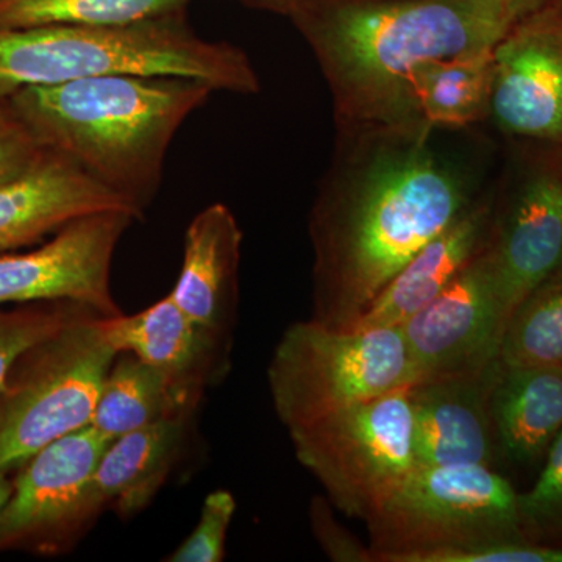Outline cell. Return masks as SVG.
<instances>
[{
	"label": "cell",
	"instance_id": "obj_8",
	"mask_svg": "<svg viewBox=\"0 0 562 562\" xmlns=\"http://www.w3.org/2000/svg\"><path fill=\"white\" fill-rule=\"evenodd\" d=\"M409 387L288 430L299 462L346 516L371 519L419 465Z\"/></svg>",
	"mask_w": 562,
	"mask_h": 562
},
{
	"label": "cell",
	"instance_id": "obj_28",
	"mask_svg": "<svg viewBox=\"0 0 562 562\" xmlns=\"http://www.w3.org/2000/svg\"><path fill=\"white\" fill-rule=\"evenodd\" d=\"M310 519L317 542L333 561L373 562L369 546H361V542L349 535L341 524L336 522L327 501L314 498Z\"/></svg>",
	"mask_w": 562,
	"mask_h": 562
},
{
	"label": "cell",
	"instance_id": "obj_6",
	"mask_svg": "<svg viewBox=\"0 0 562 562\" xmlns=\"http://www.w3.org/2000/svg\"><path fill=\"white\" fill-rule=\"evenodd\" d=\"M417 380L401 327L336 330L313 319L283 331L268 368L273 409L286 431Z\"/></svg>",
	"mask_w": 562,
	"mask_h": 562
},
{
	"label": "cell",
	"instance_id": "obj_32",
	"mask_svg": "<svg viewBox=\"0 0 562 562\" xmlns=\"http://www.w3.org/2000/svg\"><path fill=\"white\" fill-rule=\"evenodd\" d=\"M546 0H514V7H516L517 14L520 18L527 16L528 13L539 9Z\"/></svg>",
	"mask_w": 562,
	"mask_h": 562
},
{
	"label": "cell",
	"instance_id": "obj_31",
	"mask_svg": "<svg viewBox=\"0 0 562 562\" xmlns=\"http://www.w3.org/2000/svg\"><path fill=\"white\" fill-rule=\"evenodd\" d=\"M11 494V473L0 469V513Z\"/></svg>",
	"mask_w": 562,
	"mask_h": 562
},
{
	"label": "cell",
	"instance_id": "obj_18",
	"mask_svg": "<svg viewBox=\"0 0 562 562\" xmlns=\"http://www.w3.org/2000/svg\"><path fill=\"white\" fill-rule=\"evenodd\" d=\"M494 195H483L425 244L349 328L401 327L435 301L487 246Z\"/></svg>",
	"mask_w": 562,
	"mask_h": 562
},
{
	"label": "cell",
	"instance_id": "obj_17",
	"mask_svg": "<svg viewBox=\"0 0 562 562\" xmlns=\"http://www.w3.org/2000/svg\"><path fill=\"white\" fill-rule=\"evenodd\" d=\"M243 232L224 203H213L188 225L173 302L192 321L233 341L239 301Z\"/></svg>",
	"mask_w": 562,
	"mask_h": 562
},
{
	"label": "cell",
	"instance_id": "obj_15",
	"mask_svg": "<svg viewBox=\"0 0 562 562\" xmlns=\"http://www.w3.org/2000/svg\"><path fill=\"white\" fill-rule=\"evenodd\" d=\"M501 360L482 372L419 380L409 387L419 465H492L498 452L491 391Z\"/></svg>",
	"mask_w": 562,
	"mask_h": 562
},
{
	"label": "cell",
	"instance_id": "obj_1",
	"mask_svg": "<svg viewBox=\"0 0 562 562\" xmlns=\"http://www.w3.org/2000/svg\"><path fill=\"white\" fill-rule=\"evenodd\" d=\"M436 133L338 127L310 214V319L351 327L392 277L476 202L469 172L438 149Z\"/></svg>",
	"mask_w": 562,
	"mask_h": 562
},
{
	"label": "cell",
	"instance_id": "obj_12",
	"mask_svg": "<svg viewBox=\"0 0 562 562\" xmlns=\"http://www.w3.org/2000/svg\"><path fill=\"white\" fill-rule=\"evenodd\" d=\"M508 319L483 250L435 301L403 322L401 330L419 380H427L491 368L501 360Z\"/></svg>",
	"mask_w": 562,
	"mask_h": 562
},
{
	"label": "cell",
	"instance_id": "obj_20",
	"mask_svg": "<svg viewBox=\"0 0 562 562\" xmlns=\"http://www.w3.org/2000/svg\"><path fill=\"white\" fill-rule=\"evenodd\" d=\"M498 450L516 462L549 452L562 430V366H506L491 391Z\"/></svg>",
	"mask_w": 562,
	"mask_h": 562
},
{
	"label": "cell",
	"instance_id": "obj_19",
	"mask_svg": "<svg viewBox=\"0 0 562 562\" xmlns=\"http://www.w3.org/2000/svg\"><path fill=\"white\" fill-rule=\"evenodd\" d=\"M188 420L155 422L109 443L91 480L98 516L111 508L127 519L149 506L183 452Z\"/></svg>",
	"mask_w": 562,
	"mask_h": 562
},
{
	"label": "cell",
	"instance_id": "obj_7",
	"mask_svg": "<svg viewBox=\"0 0 562 562\" xmlns=\"http://www.w3.org/2000/svg\"><path fill=\"white\" fill-rule=\"evenodd\" d=\"M101 314L70 322L35 344L0 387V469L13 473L55 439L91 424L116 360Z\"/></svg>",
	"mask_w": 562,
	"mask_h": 562
},
{
	"label": "cell",
	"instance_id": "obj_25",
	"mask_svg": "<svg viewBox=\"0 0 562 562\" xmlns=\"http://www.w3.org/2000/svg\"><path fill=\"white\" fill-rule=\"evenodd\" d=\"M95 313L74 302H35L0 306V387L21 355L70 322Z\"/></svg>",
	"mask_w": 562,
	"mask_h": 562
},
{
	"label": "cell",
	"instance_id": "obj_29",
	"mask_svg": "<svg viewBox=\"0 0 562 562\" xmlns=\"http://www.w3.org/2000/svg\"><path fill=\"white\" fill-rule=\"evenodd\" d=\"M44 154L46 149L14 117L0 122V187L27 172Z\"/></svg>",
	"mask_w": 562,
	"mask_h": 562
},
{
	"label": "cell",
	"instance_id": "obj_11",
	"mask_svg": "<svg viewBox=\"0 0 562 562\" xmlns=\"http://www.w3.org/2000/svg\"><path fill=\"white\" fill-rule=\"evenodd\" d=\"M135 221L125 211H103L70 222L35 249L0 254V306L74 302L102 317L117 316L111 265Z\"/></svg>",
	"mask_w": 562,
	"mask_h": 562
},
{
	"label": "cell",
	"instance_id": "obj_21",
	"mask_svg": "<svg viewBox=\"0 0 562 562\" xmlns=\"http://www.w3.org/2000/svg\"><path fill=\"white\" fill-rule=\"evenodd\" d=\"M494 50L430 63L408 80L401 128L462 131L487 120Z\"/></svg>",
	"mask_w": 562,
	"mask_h": 562
},
{
	"label": "cell",
	"instance_id": "obj_9",
	"mask_svg": "<svg viewBox=\"0 0 562 562\" xmlns=\"http://www.w3.org/2000/svg\"><path fill=\"white\" fill-rule=\"evenodd\" d=\"M492 201L486 251L509 316L562 269V147L517 140Z\"/></svg>",
	"mask_w": 562,
	"mask_h": 562
},
{
	"label": "cell",
	"instance_id": "obj_10",
	"mask_svg": "<svg viewBox=\"0 0 562 562\" xmlns=\"http://www.w3.org/2000/svg\"><path fill=\"white\" fill-rule=\"evenodd\" d=\"M110 442L88 425L22 462L0 513V553L57 557L76 543L98 517L91 480Z\"/></svg>",
	"mask_w": 562,
	"mask_h": 562
},
{
	"label": "cell",
	"instance_id": "obj_30",
	"mask_svg": "<svg viewBox=\"0 0 562 562\" xmlns=\"http://www.w3.org/2000/svg\"><path fill=\"white\" fill-rule=\"evenodd\" d=\"M247 5L258 7V9H265L269 11H276V13L284 14L292 3L297 0H241Z\"/></svg>",
	"mask_w": 562,
	"mask_h": 562
},
{
	"label": "cell",
	"instance_id": "obj_27",
	"mask_svg": "<svg viewBox=\"0 0 562 562\" xmlns=\"http://www.w3.org/2000/svg\"><path fill=\"white\" fill-rule=\"evenodd\" d=\"M236 513L231 491L210 492L203 501L201 516L190 536L165 561L222 562L225 560L228 530Z\"/></svg>",
	"mask_w": 562,
	"mask_h": 562
},
{
	"label": "cell",
	"instance_id": "obj_16",
	"mask_svg": "<svg viewBox=\"0 0 562 562\" xmlns=\"http://www.w3.org/2000/svg\"><path fill=\"white\" fill-rule=\"evenodd\" d=\"M131 206L68 158L46 150L27 172L0 187V254L43 243L70 222Z\"/></svg>",
	"mask_w": 562,
	"mask_h": 562
},
{
	"label": "cell",
	"instance_id": "obj_5",
	"mask_svg": "<svg viewBox=\"0 0 562 562\" xmlns=\"http://www.w3.org/2000/svg\"><path fill=\"white\" fill-rule=\"evenodd\" d=\"M373 562H447L528 539L520 494L492 465H417L366 520Z\"/></svg>",
	"mask_w": 562,
	"mask_h": 562
},
{
	"label": "cell",
	"instance_id": "obj_33",
	"mask_svg": "<svg viewBox=\"0 0 562 562\" xmlns=\"http://www.w3.org/2000/svg\"><path fill=\"white\" fill-rule=\"evenodd\" d=\"M13 114H11L9 102L5 99H0V122H5L11 120Z\"/></svg>",
	"mask_w": 562,
	"mask_h": 562
},
{
	"label": "cell",
	"instance_id": "obj_13",
	"mask_svg": "<svg viewBox=\"0 0 562 562\" xmlns=\"http://www.w3.org/2000/svg\"><path fill=\"white\" fill-rule=\"evenodd\" d=\"M487 120L514 140L562 147V7L542 3L495 46Z\"/></svg>",
	"mask_w": 562,
	"mask_h": 562
},
{
	"label": "cell",
	"instance_id": "obj_26",
	"mask_svg": "<svg viewBox=\"0 0 562 562\" xmlns=\"http://www.w3.org/2000/svg\"><path fill=\"white\" fill-rule=\"evenodd\" d=\"M520 513L528 539L562 546V430L547 452L538 482L520 494Z\"/></svg>",
	"mask_w": 562,
	"mask_h": 562
},
{
	"label": "cell",
	"instance_id": "obj_2",
	"mask_svg": "<svg viewBox=\"0 0 562 562\" xmlns=\"http://www.w3.org/2000/svg\"><path fill=\"white\" fill-rule=\"evenodd\" d=\"M330 88L336 125L401 128L417 69L494 50L514 0H297L288 9Z\"/></svg>",
	"mask_w": 562,
	"mask_h": 562
},
{
	"label": "cell",
	"instance_id": "obj_14",
	"mask_svg": "<svg viewBox=\"0 0 562 562\" xmlns=\"http://www.w3.org/2000/svg\"><path fill=\"white\" fill-rule=\"evenodd\" d=\"M101 327L117 353L136 355L195 405L231 369L233 341L192 321L169 294L143 312L101 317Z\"/></svg>",
	"mask_w": 562,
	"mask_h": 562
},
{
	"label": "cell",
	"instance_id": "obj_34",
	"mask_svg": "<svg viewBox=\"0 0 562 562\" xmlns=\"http://www.w3.org/2000/svg\"><path fill=\"white\" fill-rule=\"evenodd\" d=\"M546 2L554 3V5L562 7V0H546ZM543 2V3H546Z\"/></svg>",
	"mask_w": 562,
	"mask_h": 562
},
{
	"label": "cell",
	"instance_id": "obj_4",
	"mask_svg": "<svg viewBox=\"0 0 562 562\" xmlns=\"http://www.w3.org/2000/svg\"><path fill=\"white\" fill-rule=\"evenodd\" d=\"M116 74L187 77L214 91L260 92L246 52L201 38L187 11L131 25L0 29V99L5 101L29 87Z\"/></svg>",
	"mask_w": 562,
	"mask_h": 562
},
{
	"label": "cell",
	"instance_id": "obj_3",
	"mask_svg": "<svg viewBox=\"0 0 562 562\" xmlns=\"http://www.w3.org/2000/svg\"><path fill=\"white\" fill-rule=\"evenodd\" d=\"M213 91L187 77L116 74L24 88L7 102L43 149L79 166L140 221L160 191L173 136Z\"/></svg>",
	"mask_w": 562,
	"mask_h": 562
},
{
	"label": "cell",
	"instance_id": "obj_23",
	"mask_svg": "<svg viewBox=\"0 0 562 562\" xmlns=\"http://www.w3.org/2000/svg\"><path fill=\"white\" fill-rule=\"evenodd\" d=\"M192 0H0V29L131 25L184 13Z\"/></svg>",
	"mask_w": 562,
	"mask_h": 562
},
{
	"label": "cell",
	"instance_id": "obj_24",
	"mask_svg": "<svg viewBox=\"0 0 562 562\" xmlns=\"http://www.w3.org/2000/svg\"><path fill=\"white\" fill-rule=\"evenodd\" d=\"M506 366H562V269L517 303L503 333Z\"/></svg>",
	"mask_w": 562,
	"mask_h": 562
},
{
	"label": "cell",
	"instance_id": "obj_22",
	"mask_svg": "<svg viewBox=\"0 0 562 562\" xmlns=\"http://www.w3.org/2000/svg\"><path fill=\"white\" fill-rule=\"evenodd\" d=\"M198 406L157 369L121 351L103 380L90 425L113 441L155 422L190 419Z\"/></svg>",
	"mask_w": 562,
	"mask_h": 562
}]
</instances>
